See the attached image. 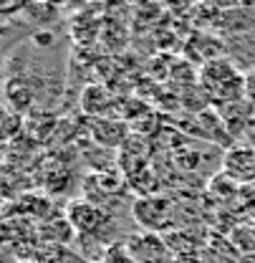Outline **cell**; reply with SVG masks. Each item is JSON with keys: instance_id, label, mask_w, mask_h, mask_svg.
Masks as SVG:
<instances>
[{"instance_id": "obj_5", "label": "cell", "mask_w": 255, "mask_h": 263, "mask_svg": "<svg viewBox=\"0 0 255 263\" xmlns=\"http://www.w3.org/2000/svg\"><path fill=\"white\" fill-rule=\"evenodd\" d=\"M129 137H131V127L127 124V119L106 117V119H94L91 124V139L104 147H124Z\"/></svg>"}, {"instance_id": "obj_13", "label": "cell", "mask_w": 255, "mask_h": 263, "mask_svg": "<svg viewBox=\"0 0 255 263\" xmlns=\"http://www.w3.org/2000/svg\"><path fill=\"white\" fill-rule=\"evenodd\" d=\"M23 132V114H15L10 109L3 111V139L10 142L13 137H18Z\"/></svg>"}, {"instance_id": "obj_9", "label": "cell", "mask_w": 255, "mask_h": 263, "mask_svg": "<svg viewBox=\"0 0 255 263\" xmlns=\"http://www.w3.org/2000/svg\"><path fill=\"white\" fill-rule=\"evenodd\" d=\"M73 235H79V233H76V228L71 226V220L66 215L64 218L51 215L43 223H38V240H43V243H48L53 248H61L66 243H71Z\"/></svg>"}, {"instance_id": "obj_16", "label": "cell", "mask_w": 255, "mask_h": 263, "mask_svg": "<svg viewBox=\"0 0 255 263\" xmlns=\"http://www.w3.org/2000/svg\"><path fill=\"white\" fill-rule=\"evenodd\" d=\"M33 43L41 46V48H48V46H53V33L51 31H35L33 33Z\"/></svg>"}, {"instance_id": "obj_1", "label": "cell", "mask_w": 255, "mask_h": 263, "mask_svg": "<svg viewBox=\"0 0 255 263\" xmlns=\"http://www.w3.org/2000/svg\"><path fill=\"white\" fill-rule=\"evenodd\" d=\"M197 86L212 104H235L245 99V73L230 59H215L205 64L197 73Z\"/></svg>"}, {"instance_id": "obj_11", "label": "cell", "mask_w": 255, "mask_h": 263, "mask_svg": "<svg viewBox=\"0 0 255 263\" xmlns=\"http://www.w3.org/2000/svg\"><path fill=\"white\" fill-rule=\"evenodd\" d=\"M23 13H26V18H31L33 23L46 26V23H53V18H56L58 8H56V5H51V3H26Z\"/></svg>"}, {"instance_id": "obj_12", "label": "cell", "mask_w": 255, "mask_h": 263, "mask_svg": "<svg viewBox=\"0 0 255 263\" xmlns=\"http://www.w3.org/2000/svg\"><path fill=\"white\" fill-rule=\"evenodd\" d=\"M210 193H215V195L220 197H232L235 193H240V182H235L230 175H225V172H220V175H215L212 177V182H210Z\"/></svg>"}, {"instance_id": "obj_7", "label": "cell", "mask_w": 255, "mask_h": 263, "mask_svg": "<svg viewBox=\"0 0 255 263\" xmlns=\"http://www.w3.org/2000/svg\"><path fill=\"white\" fill-rule=\"evenodd\" d=\"M101 26H104V10L101 13L84 10L71 21V38L79 46H94L96 41H101Z\"/></svg>"}, {"instance_id": "obj_3", "label": "cell", "mask_w": 255, "mask_h": 263, "mask_svg": "<svg viewBox=\"0 0 255 263\" xmlns=\"http://www.w3.org/2000/svg\"><path fill=\"white\" fill-rule=\"evenodd\" d=\"M172 210H174L172 200L162 195H142L131 205V215L139 223V228H144L147 233H154V235L160 230L174 226Z\"/></svg>"}, {"instance_id": "obj_14", "label": "cell", "mask_w": 255, "mask_h": 263, "mask_svg": "<svg viewBox=\"0 0 255 263\" xmlns=\"http://www.w3.org/2000/svg\"><path fill=\"white\" fill-rule=\"evenodd\" d=\"M106 263H136V261L129 256L127 246H124V248H109V261Z\"/></svg>"}, {"instance_id": "obj_10", "label": "cell", "mask_w": 255, "mask_h": 263, "mask_svg": "<svg viewBox=\"0 0 255 263\" xmlns=\"http://www.w3.org/2000/svg\"><path fill=\"white\" fill-rule=\"evenodd\" d=\"M33 106V89L26 79H8L5 81V109L15 114H26Z\"/></svg>"}, {"instance_id": "obj_15", "label": "cell", "mask_w": 255, "mask_h": 263, "mask_svg": "<svg viewBox=\"0 0 255 263\" xmlns=\"http://www.w3.org/2000/svg\"><path fill=\"white\" fill-rule=\"evenodd\" d=\"M245 101L255 106V68H250L245 73Z\"/></svg>"}, {"instance_id": "obj_6", "label": "cell", "mask_w": 255, "mask_h": 263, "mask_svg": "<svg viewBox=\"0 0 255 263\" xmlns=\"http://www.w3.org/2000/svg\"><path fill=\"white\" fill-rule=\"evenodd\" d=\"M101 43L109 53H122L129 46V18L111 15V8H106L101 26Z\"/></svg>"}, {"instance_id": "obj_8", "label": "cell", "mask_w": 255, "mask_h": 263, "mask_svg": "<svg viewBox=\"0 0 255 263\" xmlns=\"http://www.w3.org/2000/svg\"><path fill=\"white\" fill-rule=\"evenodd\" d=\"M81 109L94 117V119H106L111 111H114V97L106 86L101 84H89L84 91H81Z\"/></svg>"}, {"instance_id": "obj_4", "label": "cell", "mask_w": 255, "mask_h": 263, "mask_svg": "<svg viewBox=\"0 0 255 263\" xmlns=\"http://www.w3.org/2000/svg\"><path fill=\"white\" fill-rule=\"evenodd\" d=\"M223 172L235 182L255 185V149L248 147H230L223 160Z\"/></svg>"}, {"instance_id": "obj_2", "label": "cell", "mask_w": 255, "mask_h": 263, "mask_svg": "<svg viewBox=\"0 0 255 263\" xmlns=\"http://www.w3.org/2000/svg\"><path fill=\"white\" fill-rule=\"evenodd\" d=\"M66 218L71 220L79 235H86V238H101L111 228L109 210L94 200H73L66 210Z\"/></svg>"}]
</instances>
